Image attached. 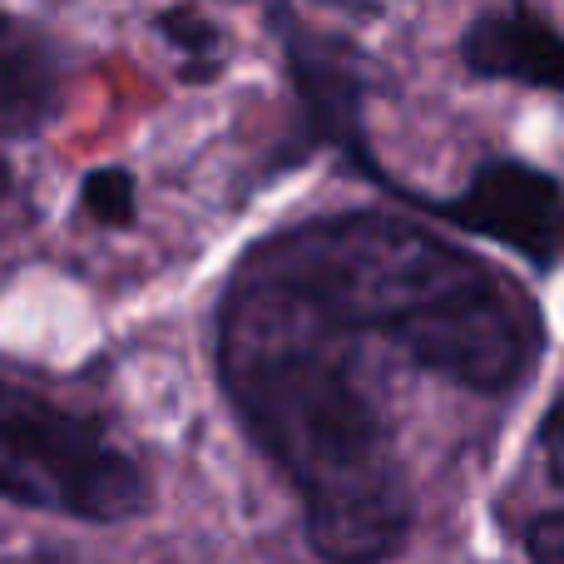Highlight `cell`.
I'll use <instances>...</instances> for the list:
<instances>
[{
  "instance_id": "obj_1",
  "label": "cell",
  "mask_w": 564,
  "mask_h": 564,
  "mask_svg": "<svg viewBox=\"0 0 564 564\" xmlns=\"http://www.w3.org/2000/svg\"><path fill=\"white\" fill-rule=\"evenodd\" d=\"M341 322L238 263L218 302V381L253 446L302 500V530L322 564H387L416 525L406 470L381 411L357 387Z\"/></svg>"
},
{
  "instance_id": "obj_2",
  "label": "cell",
  "mask_w": 564,
  "mask_h": 564,
  "mask_svg": "<svg viewBox=\"0 0 564 564\" xmlns=\"http://www.w3.org/2000/svg\"><path fill=\"white\" fill-rule=\"evenodd\" d=\"M243 263L278 278L347 332H377L401 351L436 317L506 278L486 258L387 208L307 218L263 238Z\"/></svg>"
},
{
  "instance_id": "obj_3",
  "label": "cell",
  "mask_w": 564,
  "mask_h": 564,
  "mask_svg": "<svg viewBox=\"0 0 564 564\" xmlns=\"http://www.w3.org/2000/svg\"><path fill=\"white\" fill-rule=\"evenodd\" d=\"M0 490L10 506L85 525H119L149 510L144 470L109 441L105 421L25 387L0 397Z\"/></svg>"
},
{
  "instance_id": "obj_4",
  "label": "cell",
  "mask_w": 564,
  "mask_h": 564,
  "mask_svg": "<svg viewBox=\"0 0 564 564\" xmlns=\"http://www.w3.org/2000/svg\"><path fill=\"white\" fill-rule=\"evenodd\" d=\"M387 194L446 218L451 228L470 238H490V243L510 248L530 268L564 263V184L545 169L525 164V159H480L466 184L446 198L421 194L401 178H387Z\"/></svg>"
},
{
  "instance_id": "obj_5",
  "label": "cell",
  "mask_w": 564,
  "mask_h": 564,
  "mask_svg": "<svg viewBox=\"0 0 564 564\" xmlns=\"http://www.w3.org/2000/svg\"><path fill=\"white\" fill-rule=\"evenodd\" d=\"M268 25L282 40V59H288L292 95L302 105L312 139L337 149L347 169L387 188V169L377 164V149L367 139V95L377 89V69L361 55V45L337 30H317L288 6L268 10Z\"/></svg>"
},
{
  "instance_id": "obj_6",
  "label": "cell",
  "mask_w": 564,
  "mask_h": 564,
  "mask_svg": "<svg viewBox=\"0 0 564 564\" xmlns=\"http://www.w3.org/2000/svg\"><path fill=\"white\" fill-rule=\"evenodd\" d=\"M460 65L476 79H506L564 99V30L525 6L480 10L460 30Z\"/></svg>"
},
{
  "instance_id": "obj_7",
  "label": "cell",
  "mask_w": 564,
  "mask_h": 564,
  "mask_svg": "<svg viewBox=\"0 0 564 564\" xmlns=\"http://www.w3.org/2000/svg\"><path fill=\"white\" fill-rule=\"evenodd\" d=\"M65 105V59L55 40L25 20L0 15V129L6 139H35Z\"/></svg>"
},
{
  "instance_id": "obj_8",
  "label": "cell",
  "mask_w": 564,
  "mask_h": 564,
  "mask_svg": "<svg viewBox=\"0 0 564 564\" xmlns=\"http://www.w3.org/2000/svg\"><path fill=\"white\" fill-rule=\"evenodd\" d=\"M154 30L169 40V45L184 55V79L188 85H208V79L224 69V30L194 6H174L159 10Z\"/></svg>"
},
{
  "instance_id": "obj_9",
  "label": "cell",
  "mask_w": 564,
  "mask_h": 564,
  "mask_svg": "<svg viewBox=\"0 0 564 564\" xmlns=\"http://www.w3.org/2000/svg\"><path fill=\"white\" fill-rule=\"evenodd\" d=\"M79 208L95 218L99 228H134L139 218V184L129 169L99 164L79 178Z\"/></svg>"
},
{
  "instance_id": "obj_10",
  "label": "cell",
  "mask_w": 564,
  "mask_h": 564,
  "mask_svg": "<svg viewBox=\"0 0 564 564\" xmlns=\"http://www.w3.org/2000/svg\"><path fill=\"white\" fill-rule=\"evenodd\" d=\"M525 555H530V564H564V510H550V516L530 520Z\"/></svg>"
},
{
  "instance_id": "obj_11",
  "label": "cell",
  "mask_w": 564,
  "mask_h": 564,
  "mask_svg": "<svg viewBox=\"0 0 564 564\" xmlns=\"http://www.w3.org/2000/svg\"><path fill=\"white\" fill-rule=\"evenodd\" d=\"M540 456H545L550 480L564 490V391L550 401L545 416H540Z\"/></svg>"
}]
</instances>
